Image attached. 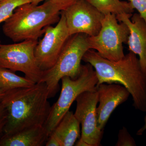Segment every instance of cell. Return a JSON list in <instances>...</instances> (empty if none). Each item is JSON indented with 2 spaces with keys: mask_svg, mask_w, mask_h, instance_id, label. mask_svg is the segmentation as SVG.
<instances>
[{
  "mask_svg": "<svg viewBox=\"0 0 146 146\" xmlns=\"http://www.w3.org/2000/svg\"><path fill=\"white\" fill-rule=\"evenodd\" d=\"M49 98L46 84L42 82L30 87L5 92L0 100L7 114L2 136L31 127L44 125L51 108Z\"/></svg>",
  "mask_w": 146,
  "mask_h": 146,
  "instance_id": "6da1fadb",
  "label": "cell"
},
{
  "mask_svg": "<svg viewBox=\"0 0 146 146\" xmlns=\"http://www.w3.org/2000/svg\"><path fill=\"white\" fill-rule=\"evenodd\" d=\"M82 60L94 67L98 79L97 85L102 83L123 85L132 97L135 108L146 112V72L136 54L129 51L121 59L112 61L90 49L84 55Z\"/></svg>",
  "mask_w": 146,
  "mask_h": 146,
  "instance_id": "7a4b0ae2",
  "label": "cell"
},
{
  "mask_svg": "<svg viewBox=\"0 0 146 146\" xmlns=\"http://www.w3.org/2000/svg\"><path fill=\"white\" fill-rule=\"evenodd\" d=\"M61 11L51 1L41 5L31 3L20 6L4 22V34L17 43L27 39L38 40L44 34L45 28L57 23Z\"/></svg>",
  "mask_w": 146,
  "mask_h": 146,
  "instance_id": "3957f363",
  "label": "cell"
},
{
  "mask_svg": "<svg viewBox=\"0 0 146 146\" xmlns=\"http://www.w3.org/2000/svg\"><path fill=\"white\" fill-rule=\"evenodd\" d=\"M88 38L89 36L83 33L71 35L54 66L43 72L40 82L46 84L50 98L56 94L59 81L62 78L69 76L75 79L78 77L81 71L83 56L88 50L91 49Z\"/></svg>",
  "mask_w": 146,
  "mask_h": 146,
  "instance_id": "277c9868",
  "label": "cell"
},
{
  "mask_svg": "<svg viewBox=\"0 0 146 146\" xmlns=\"http://www.w3.org/2000/svg\"><path fill=\"white\" fill-rule=\"evenodd\" d=\"M61 80L62 88L60 96L51 106L49 115L44 125L49 136L77 97L85 91H96L98 83L96 71L89 63L82 65L80 74L77 78L65 76Z\"/></svg>",
  "mask_w": 146,
  "mask_h": 146,
  "instance_id": "5b68a950",
  "label": "cell"
},
{
  "mask_svg": "<svg viewBox=\"0 0 146 146\" xmlns=\"http://www.w3.org/2000/svg\"><path fill=\"white\" fill-rule=\"evenodd\" d=\"M119 22L115 14L105 15L99 32L88 38L91 49L96 50L102 57L112 61L124 56L123 44L127 43L129 35L127 26Z\"/></svg>",
  "mask_w": 146,
  "mask_h": 146,
  "instance_id": "8992f818",
  "label": "cell"
},
{
  "mask_svg": "<svg viewBox=\"0 0 146 146\" xmlns=\"http://www.w3.org/2000/svg\"><path fill=\"white\" fill-rule=\"evenodd\" d=\"M38 40L27 39L11 44L0 45V68L22 72L36 83L41 81L43 72L36 63L35 50Z\"/></svg>",
  "mask_w": 146,
  "mask_h": 146,
  "instance_id": "52a82bcc",
  "label": "cell"
},
{
  "mask_svg": "<svg viewBox=\"0 0 146 146\" xmlns=\"http://www.w3.org/2000/svg\"><path fill=\"white\" fill-rule=\"evenodd\" d=\"M70 36L65 15L61 11L60 20L56 25L45 28L44 36L35 47L36 63L43 72L54 66Z\"/></svg>",
  "mask_w": 146,
  "mask_h": 146,
  "instance_id": "ba28073f",
  "label": "cell"
},
{
  "mask_svg": "<svg viewBox=\"0 0 146 146\" xmlns=\"http://www.w3.org/2000/svg\"><path fill=\"white\" fill-rule=\"evenodd\" d=\"M63 12L70 36L83 33L89 36L97 35L101 28L104 17L87 0H78Z\"/></svg>",
  "mask_w": 146,
  "mask_h": 146,
  "instance_id": "9c48e42d",
  "label": "cell"
},
{
  "mask_svg": "<svg viewBox=\"0 0 146 146\" xmlns=\"http://www.w3.org/2000/svg\"><path fill=\"white\" fill-rule=\"evenodd\" d=\"M76 108L74 113L81 125L80 138L90 146H100L104 130L98 126L96 109L98 103L96 91H85L76 100Z\"/></svg>",
  "mask_w": 146,
  "mask_h": 146,
  "instance_id": "30bf717a",
  "label": "cell"
},
{
  "mask_svg": "<svg viewBox=\"0 0 146 146\" xmlns=\"http://www.w3.org/2000/svg\"><path fill=\"white\" fill-rule=\"evenodd\" d=\"M98 106L96 112L98 127L104 130L113 111L120 105L126 101L130 93L124 86L118 84H101L96 90Z\"/></svg>",
  "mask_w": 146,
  "mask_h": 146,
  "instance_id": "8fae6325",
  "label": "cell"
},
{
  "mask_svg": "<svg viewBox=\"0 0 146 146\" xmlns=\"http://www.w3.org/2000/svg\"><path fill=\"white\" fill-rule=\"evenodd\" d=\"M119 22L127 26L129 33L127 42L129 50L138 55L142 69L146 72V23L139 13L116 16Z\"/></svg>",
  "mask_w": 146,
  "mask_h": 146,
  "instance_id": "7c38bea8",
  "label": "cell"
},
{
  "mask_svg": "<svg viewBox=\"0 0 146 146\" xmlns=\"http://www.w3.org/2000/svg\"><path fill=\"white\" fill-rule=\"evenodd\" d=\"M48 137L44 125L35 126L1 136L0 146H42L45 145Z\"/></svg>",
  "mask_w": 146,
  "mask_h": 146,
  "instance_id": "4fadbf2b",
  "label": "cell"
},
{
  "mask_svg": "<svg viewBox=\"0 0 146 146\" xmlns=\"http://www.w3.org/2000/svg\"><path fill=\"white\" fill-rule=\"evenodd\" d=\"M80 125L74 112L69 110L52 133L59 140L60 146H73L80 137Z\"/></svg>",
  "mask_w": 146,
  "mask_h": 146,
  "instance_id": "5bb4252c",
  "label": "cell"
},
{
  "mask_svg": "<svg viewBox=\"0 0 146 146\" xmlns=\"http://www.w3.org/2000/svg\"><path fill=\"white\" fill-rule=\"evenodd\" d=\"M90 3L104 15L112 13L132 14L134 9L130 3L120 0H87Z\"/></svg>",
  "mask_w": 146,
  "mask_h": 146,
  "instance_id": "9a60e30c",
  "label": "cell"
},
{
  "mask_svg": "<svg viewBox=\"0 0 146 146\" xmlns=\"http://www.w3.org/2000/svg\"><path fill=\"white\" fill-rule=\"evenodd\" d=\"M35 84L25 77L16 74L13 71L0 68V86L5 93L17 88L30 87Z\"/></svg>",
  "mask_w": 146,
  "mask_h": 146,
  "instance_id": "2e32d148",
  "label": "cell"
},
{
  "mask_svg": "<svg viewBox=\"0 0 146 146\" xmlns=\"http://www.w3.org/2000/svg\"><path fill=\"white\" fill-rule=\"evenodd\" d=\"M30 3V0H1L0 1V24L5 22L20 6Z\"/></svg>",
  "mask_w": 146,
  "mask_h": 146,
  "instance_id": "e0dca14e",
  "label": "cell"
},
{
  "mask_svg": "<svg viewBox=\"0 0 146 146\" xmlns=\"http://www.w3.org/2000/svg\"><path fill=\"white\" fill-rule=\"evenodd\" d=\"M118 139L116 146H136V142L128 131L127 129L123 127L118 133Z\"/></svg>",
  "mask_w": 146,
  "mask_h": 146,
  "instance_id": "ac0fdd59",
  "label": "cell"
},
{
  "mask_svg": "<svg viewBox=\"0 0 146 146\" xmlns=\"http://www.w3.org/2000/svg\"><path fill=\"white\" fill-rule=\"evenodd\" d=\"M30 3L33 4L37 5L39 3L44 1L48 0H30ZM54 3L60 11L66 10L68 7L76 2L78 0H48Z\"/></svg>",
  "mask_w": 146,
  "mask_h": 146,
  "instance_id": "d6986e66",
  "label": "cell"
},
{
  "mask_svg": "<svg viewBox=\"0 0 146 146\" xmlns=\"http://www.w3.org/2000/svg\"><path fill=\"white\" fill-rule=\"evenodd\" d=\"M134 9L138 11L146 23V0H129Z\"/></svg>",
  "mask_w": 146,
  "mask_h": 146,
  "instance_id": "ffe728a7",
  "label": "cell"
},
{
  "mask_svg": "<svg viewBox=\"0 0 146 146\" xmlns=\"http://www.w3.org/2000/svg\"><path fill=\"white\" fill-rule=\"evenodd\" d=\"M7 114L6 110L0 102V136H2L4 128L6 123Z\"/></svg>",
  "mask_w": 146,
  "mask_h": 146,
  "instance_id": "44dd1931",
  "label": "cell"
},
{
  "mask_svg": "<svg viewBox=\"0 0 146 146\" xmlns=\"http://www.w3.org/2000/svg\"><path fill=\"white\" fill-rule=\"evenodd\" d=\"M45 145L46 146H60L59 140L53 133L49 136Z\"/></svg>",
  "mask_w": 146,
  "mask_h": 146,
  "instance_id": "7402d4cb",
  "label": "cell"
},
{
  "mask_svg": "<svg viewBox=\"0 0 146 146\" xmlns=\"http://www.w3.org/2000/svg\"><path fill=\"white\" fill-rule=\"evenodd\" d=\"M145 130H146V116L145 117V124L143 126L137 131L136 134L138 136H141L144 133Z\"/></svg>",
  "mask_w": 146,
  "mask_h": 146,
  "instance_id": "603a6c76",
  "label": "cell"
},
{
  "mask_svg": "<svg viewBox=\"0 0 146 146\" xmlns=\"http://www.w3.org/2000/svg\"><path fill=\"white\" fill-rule=\"evenodd\" d=\"M76 146H90L89 144H87L85 141H84L81 138H80L78 141L75 144Z\"/></svg>",
  "mask_w": 146,
  "mask_h": 146,
  "instance_id": "cb8c5ba5",
  "label": "cell"
},
{
  "mask_svg": "<svg viewBox=\"0 0 146 146\" xmlns=\"http://www.w3.org/2000/svg\"><path fill=\"white\" fill-rule=\"evenodd\" d=\"M5 92L3 91L1 87V86H0V100L2 98Z\"/></svg>",
  "mask_w": 146,
  "mask_h": 146,
  "instance_id": "d4e9b609",
  "label": "cell"
},
{
  "mask_svg": "<svg viewBox=\"0 0 146 146\" xmlns=\"http://www.w3.org/2000/svg\"><path fill=\"white\" fill-rule=\"evenodd\" d=\"M1 41H0V45H1Z\"/></svg>",
  "mask_w": 146,
  "mask_h": 146,
  "instance_id": "484cf974",
  "label": "cell"
},
{
  "mask_svg": "<svg viewBox=\"0 0 146 146\" xmlns=\"http://www.w3.org/2000/svg\"><path fill=\"white\" fill-rule=\"evenodd\" d=\"M1 136H0V138H1Z\"/></svg>",
  "mask_w": 146,
  "mask_h": 146,
  "instance_id": "4316f807",
  "label": "cell"
},
{
  "mask_svg": "<svg viewBox=\"0 0 146 146\" xmlns=\"http://www.w3.org/2000/svg\"><path fill=\"white\" fill-rule=\"evenodd\" d=\"M1 1V0H0V1Z\"/></svg>",
  "mask_w": 146,
  "mask_h": 146,
  "instance_id": "83f0119b",
  "label": "cell"
}]
</instances>
